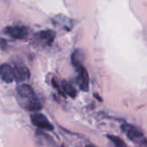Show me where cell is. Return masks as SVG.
Masks as SVG:
<instances>
[{"label":"cell","instance_id":"1","mask_svg":"<svg viewBox=\"0 0 147 147\" xmlns=\"http://www.w3.org/2000/svg\"><path fill=\"white\" fill-rule=\"evenodd\" d=\"M16 100L19 105L27 111L38 112L42 109V104L32 87L27 84H22L16 88Z\"/></svg>","mask_w":147,"mask_h":147},{"label":"cell","instance_id":"2","mask_svg":"<svg viewBox=\"0 0 147 147\" xmlns=\"http://www.w3.org/2000/svg\"><path fill=\"white\" fill-rule=\"evenodd\" d=\"M55 38V31L51 29H46V30L39 31L38 33L35 34V35L33 36V41L36 46L46 47H49L53 43Z\"/></svg>","mask_w":147,"mask_h":147},{"label":"cell","instance_id":"3","mask_svg":"<svg viewBox=\"0 0 147 147\" xmlns=\"http://www.w3.org/2000/svg\"><path fill=\"white\" fill-rule=\"evenodd\" d=\"M121 130L122 132L126 134V136L133 142L134 143H139L142 142L144 140V134L136 127L128 124V123H124L121 125Z\"/></svg>","mask_w":147,"mask_h":147},{"label":"cell","instance_id":"4","mask_svg":"<svg viewBox=\"0 0 147 147\" xmlns=\"http://www.w3.org/2000/svg\"><path fill=\"white\" fill-rule=\"evenodd\" d=\"M31 122L32 124L40 128V129H43V130H47V131H52L54 130V127L51 124V122L48 120V118L40 113H35L31 115Z\"/></svg>","mask_w":147,"mask_h":147},{"label":"cell","instance_id":"5","mask_svg":"<svg viewBox=\"0 0 147 147\" xmlns=\"http://www.w3.org/2000/svg\"><path fill=\"white\" fill-rule=\"evenodd\" d=\"M75 70L77 71V83L79 87L82 91H88L89 90V77L88 72L85 66L83 65H81L77 67H75Z\"/></svg>","mask_w":147,"mask_h":147},{"label":"cell","instance_id":"6","mask_svg":"<svg viewBox=\"0 0 147 147\" xmlns=\"http://www.w3.org/2000/svg\"><path fill=\"white\" fill-rule=\"evenodd\" d=\"M4 33L16 40H22L28 36L29 30L24 26H10L4 28Z\"/></svg>","mask_w":147,"mask_h":147},{"label":"cell","instance_id":"7","mask_svg":"<svg viewBox=\"0 0 147 147\" xmlns=\"http://www.w3.org/2000/svg\"><path fill=\"white\" fill-rule=\"evenodd\" d=\"M14 80L17 83H23L29 78V71L23 65H16L13 67Z\"/></svg>","mask_w":147,"mask_h":147},{"label":"cell","instance_id":"8","mask_svg":"<svg viewBox=\"0 0 147 147\" xmlns=\"http://www.w3.org/2000/svg\"><path fill=\"white\" fill-rule=\"evenodd\" d=\"M0 79L10 84L14 81L13 67L9 64H3L0 65Z\"/></svg>","mask_w":147,"mask_h":147},{"label":"cell","instance_id":"9","mask_svg":"<svg viewBox=\"0 0 147 147\" xmlns=\"http://www.w3.org/2000/svg\"><path fill=\"white\" fill-rule=\"evenodd\" d=\"M53 22L55 26L60 27L61 28H63L67 31H69L70 29H72L73 25H74L73 21L70 18H68L63 15L55 16L53 18Z\"/></svg>","mask_w":147,"mask_h":147},{"label":"cell","instance_id":"10","mask_svg":"<svg viewBox=\"0 0 147 147\" xmlns=\"http://www.w3.org/2000/svg\"><path fill=\"white\" fill-rule=\"evenodd\" d=\"M62 90L68 96H71L73 98L76 96V90L71 84L68 83L67 81H63L62 84Z\"/></svg>","mask_w":147,"mask_h":147},{"label":"cell","instance_id":"11","mask_svg":"<svg viewBox=\"0 0 147 147\" xmlns=\"http://www.w3.org/2000/svg\"><path fill=\"white\" fill-rule=\"evenodd\" d=\"M107 138L110 141L113 143V145L116 147H127L126 143L119 137L114 136V135H107Z\"/></svg>","mask_w":147,"mask_h":147},{"label":"cell","instance_id":"12","mask_svg":"<svg viewBox=\"0 0 147 147\" xmlns=\"http://www.w3.org/2000/svg\"><path fill=\"white\" fill-rule=\"evenodd\" d=\"M86 147H96V146H88Z\"/></svg>","mask_w":147,"mask_h":147}]
</instances>
